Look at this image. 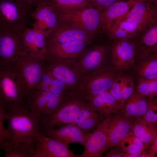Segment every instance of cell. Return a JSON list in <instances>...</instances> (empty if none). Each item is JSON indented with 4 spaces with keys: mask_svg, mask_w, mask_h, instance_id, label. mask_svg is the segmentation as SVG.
Returning <instances> with one entry per match:
<instances>
[{
    "mask_svg": "<svg viewBox=\"0 0 157 157\" xmlns=\"http://www.w3.org/2000/svg\"><path fill=\"white\" fill-rule=\"evenodd\" d=\"M5 109L10 135L9 141L35 144L41 119L24 106L18 105Z\"/></svg>",
    "mask_w": 157,
    "mask_h": 157,
    "instance_id": "6da1fadb",
    "label": "cell"
},
{
    "mask_svg": "<svg viewBox=\"0 0 157 157\" xmlns=\"http://www.w3.org/2000/svg\"><path fill=\"white\" fill-rule=\"evenodd\" d=\"M12 65L25 104L42 77V59L29 53L13 62Z\"/></svg>",
    "mask_w": 157,
    "mask_h": 157,
    "instance_id": "7a4b0ae2",
    "label": "cell"
},
{
    "mask_svg": "<svg viewBox=\"0 0 157 157\" xmlns=\"http://www.w3.org/2000/svg\"><path fill=\"white\" fill-rule=\"evenodd\" d=\"M89 103L88 100L80 90L71 93L56 111L42 119L40 132L73 123L81 110Z\"/></svg>",
    "mask_w": 157,
    "mask_h": 157,
    "instance_id": "3957f363",
    "label": "cell"
},
{
    "mask_svg": "<svg viewBox=\"0 0 157 157\" xmlns=\"http://www.w3.org/2000/svg\"><path fill=\"white\" fill-rule=\"evenodd\" d=\"M43 70L74 91L79 90L83 75L75 59H65L46 53L42 59Z\"/></svg>",
    "mask_w": 157,
    "mask_h": 157,
    "instance_id": "277c9868",
    "label": "cell"
},
{
    "mask_svg": "<svg viewBox=\"0 0 157 157\" xmlns=\"http://www.w3.org/2000/svg\"><path fill=\"white\" fill-rule=\"evenodd\" d=\"M26 28L0 27V62H12L29 54L24 42Z\"/></svg>",
    "mask_w": 157,
    "mask_h": 157,
    "instance_id": "5b68a950",
    "label": "cell"
},
{
    "mask_svg": "<svg viewBox=\"0 0 157 157\" xmlns=\"http://www.w3.org/2000/svg\"><path fill=\"white\" fill-rule=\"evenodd\" d=\"M32 7L22 0H0V27L25 28L32 18Z\"/></svg>",
    "mask_w": 157,
    "mask_h": 157,
    "instance_id": "8992f818",
    "label": "cell"
},
{
    "mask_svg": "<svg viewBox=\"0 0 157 157\" xmlns=\"http://www.w3.org/2000/svg\"><path fill=\"white\" fill-rule=\"evenodd\" d=\"M12 62H0V102L5 109L18 105L25 106Z\"/></svg>",
    "mask_w": 157,
    "mask_h": 157,
    "instance_id": "52a82bcc",
    "label": "cell"
},
{
    "mask_svg": "<svg viewBox=\"0 0 157 157\" xmlns=\"http://www.w3.org/2000/svg\"><path fill=\"white\" fill-rule=\"evenodd\" d=\"M117 77L113 70L103 68L83 76L79 90L87 99L109 90Z\"/></svg>",
    "mask_w": 157,
    "mask_h": 157,
    "instance_id": "ba28073f",
    "label": "cell"
},
{
    "mask_svg": "<svg viewBox=\"0 0 157 157\" xmlns=\"http://www.w3.org/2000/svg\"><path fill=\"white\" fill-rule=\"evenodd\" d=\"M101 9L90 6L81 9L60 13L58 19L79 27L92 34L101 23Z\"/></svg>",
    "mask_w": 157,
    "mask_h": 157,
    "instance_id": "9c48e42d",
    "label": "cell"
},
{
    "mask_svg": "<svg viewBox=\"0 0 157 157\" xmlns=\"http://www.w3.org/2000/svg\"><path fill=\"white\" fill-rule=\"evenodd\" d=\"M63 141L47 137L40 132L37 136L32 157H79Z\"/></svg>",
    "mask_w": 157,
    "mask_h": 157,
    "instance_id": "30bf717a",
    "label": "cell"
},
{
    "mask_svg": "<svg viewBox=\"0 0 157 157\" xmlns=\"http://www.w3.org/2000/svg\"><path fill=\"white\" fill-rule=\"evenodd\" d=\"M107 144L104 152L117 145L120 141L132 131L133 123L121 110L112 114L104 119Z\"/></svg>",
    "mask_w": 157,
    "mask_h": 157,
    "instance_id": "8fae6325",
    "label": "cell"
},
{
    "mask_svg": "<svg viewBox=\"0 0 157 157\" xmlns=\"http://www.w3.org/2000/svg\"><path fill=\"white\" fill-rule=\"evenodd\" d=\"M91 34L84 29L59 19L45 39L46 44L75 40L91 42Z\"/></svg>",
    "mask_w": 157,
    "mask_h": 157,
    "instance_id": "7c38bea8",
    "label": "cell"
},
{
    "mask_svg": "<svg viewBox=\"0 0 157 157\" xmlns=\"http://www.w3.org/2000/svg\"><path fill=\"white\" fill-rule=\"evenodd\" d=\"M121 19L137 25L142 29L157 23V7L152 2L141 0Z\"/></svg>",
    "mask_w": 157,
    "mask_h": 157,
    "instance_id": "4fadbf2b",
    "label": "cell"
},
{
    "mask_svg": "<svg viewBox=\"0 0 157 157\" xmlns=\"http://www.w3.org/2000/svg\"><path fill=\"white\" fill-rule=\"evenodd\" d=\"M136 46L130 40H117L111 48V58L115 68L117 70L130 69L133 65Z\"/></svg>",
    "mask_w": 157,
    "mask_h": 157,
    "instance_id": "5bb4252c",
    "label": "cell"
},
{
    "mask_svg": "<svg viewBox=\"0 0 157 157\" xmlns=\"http://www.w3.org/2000/svg\"><path fill=\"white\" fill-rule=\"evenodd\" d=\"M106 51L104 45L97 46L84 53L78 60L75 59L83 76L103 69L101 67L106 62Z\"/></svg>",
    "mask_w": 157,
    "mask_h": 157,
    "instance_id": "9a60e30c",
    "label": "cell"
},
{
    "mask_svg": "<svg viewBox=\"0 0 157 157\" xmlns=\"http://www.w3.org/2000/svg\"><path fill=\"white\" fill-rule=\"evenodd\" d=\"M34 20L33 27L42 31L47 36L56 25L58 20L57 14L50 0L41 3L33 11Z\"/></svg>",
    "mask_w": 157,
    "mask_h": 157,
    "instance_id": "2e32d148",
    "label": "cell"
},
{
    "mask_svg": "<svg viewBox=\"0 0 157 157\" xmlns=\"http://www.w3.org/2000/svg\"><path fill=\"white\" fill-rule=\"evenodd\" d=\"M40 132L46 136L61 140L68 144L78 142L84 146L91 133L84 132L74 123L47 129Z\"/></svg>",
    "mask_w": 157,
    "mask_h": 157,
    "instance_id": "e0dca14e",
    "label": "cell"
},
{
    "mask_svg": "<svg viewBox=\"0 0 157 157\" xmlns=\"http://www.w3.org/2000/svg\"><path fill=\"white\" fill-rule=\"evenodd\" d=\"M108 140L104 120L90 133L84 146L81 157H102L107 146Z\"/></svg>",
    "mask_w": 157,
    "mask_h": 157,
    "instance_id": "ac0fdd59",
    "label": "cell"
},
{
    "mask_svg": "<svg viewBox=\"0 0 157 157\" xmlns=\"http://www.w3.org/2000/svg\"><path fill=\"white\" fill-rule=\"evenodd\" d=\"M91 43L75 40L63 43H48L46 44V53L63 58L75 59Z\"/></svg>",
    "mask_w": 157,
    "mask_h": 157,
    "instance_id": "d6986e66",
    "label": "cell"
},
{
    "mask_svg": "<svg viewBox=\"0 0 157 157\" xmlns=\"http://www.w3.org/2000/svg\"><path fill=\"white\" fill-rule=\"evenodd\" d=\"M46 38L45 35L41 31L33 27L31 28H26L24 40L28 53L43 59L47 53Z\"/></svg>",
    "mask_w": 157,
    "mask_h": 157,
    "instance_id": "ffe728a7",
    "label": "cell"
},
{
    "mask_svg": "<svg viewBox=\"0 0 157 157\" xmlns=\"http://www.w3.org/2000/svg\"><path fill=\"white\" fill-rule=\"evenodd\" d=\"M87 99L91 107L104 118L118 113L122 107L109 90L90 97Z\"/></svg>",
    "mask_w": 157,
    "mask_h": 157,
    "instance_id": "44dd1931",
    "label": "cell"
},
{
    "mask_svg": "<svg viewBox=\"0 0 157 157\" xmlns=\"http://www.w3.org/2000/svg\"><path fill=\"white\" fill-rule=\"evenodd\" d=\"M126 101L121 110L124 115L133 123L143 119L147 107V100L145 97L134 91Z\"/></svg>",
    "mask_w": 157,
    "mask_h": 157,
    "instance_id": "7402d4cb",
    "label": "cell"
},
{
    "mask_svg": "<svg viewBox=\"0 0 157 157\" xmlns=\"http://www.w3.org/2000/svg\"><path fill=\"white\" fill-rule=\"evenodd\" d=\"M141 0H128L116 2L104 8L101 13V24L106 28L124 17L133 6Z\"/></svg>",
    "mask_w": 157,
    "mask_h": 157,
    "instance_id": "603a6c76",
    "label": "cell"
},
{
    "mask_svg": "<svg viewBox=\"0 0 157 157\" xmlns=\"http://www.w3.org/2000/svg\"><path fill=\"white\" fill-rule=\"evenodd\" d=\"M134 38L138 40L140 56L157 53V23L141 29Z\"/></svg>",
    "mask_w": 157,
    "mask_h": 157,
    "instance_id": "cb8c5ba5",
    "label": "cell"
},
{
    "mask_svg": "<svg viewBox=\"0 0 157 157\" xmlns=\"http://www.w3.org/2000/svg\"><path fill=\"white\" fill-rule=\"evenodd\" d=\"M56 94L50 91L34 89L25 102V105L42 119L48 103Z\"/></svg>",
    "mask_w": 157,
    "mask_h": 157,
    "instance_id": "d4e9b609",
    "label": "cell"
},
{
    "mask_svg": "<svg viewBox=\"0 0 157 157\" xmlns=\"http://www.w3.org/2000/svg\"><path fill=\"white\" fill-rule=\"evenodd\" d=\"M141 29L137 25L121 19L114 22L106 30L111 38L122 40L133 39Z\"/></svg>",
    "mask_w": 157,
    "mask_h": 157,
    "instance_id": "484cf974",
    "label": "cell"
},
{
    "mask_svg": "<svg viewBox=\"0 0 157 157\" xmlns=\"http://www.w3.org/2000/svg\"><path fill=\"white\" fill-rule=\"evenodd\" d=\"M132 131L142 143L145 150L153 144L156 136V124L142 119L133 124Z\"/></svg>",
    "mask_w": 157,
    "mask_h": 157,
    "instance_id": "4316f807",
    "label": "cell"
},
{
    "mask_svg": "<svg viewBox=\"0 0 157 157\" xmlns=\"http://www.w3.org/2000/svg\"><path fill=\"white\" fill-rule=\"evenodd\" d=\"M34 89L50 91L62 95H67L75 91L44 70L41 79Z\"/></svg>",
    "mask_w": 157,
    "mask_h": 157,
    "instance_id": "83f0119b",
    "label": "cell"
},
{
    "mask_svg": "<svg viewBox=\"0 0 157 157\" xmlns=\"http://www.w3.org/2000/svg\"><path fill=\"white\" fill-rule=\"evenodd\" d=\"M34 147V144L6 141L0 148L4 151V157H32Z\"/></svg>",
    "mask_w": 157,
    "mask_h": 157,
    "instance_id": "f1b7e54d",
    "label": "cell"
},
{
    "mask_svg": "<svg viewBox=\"0 0 157 157\" xmlns=\"http://www.w3.org/2000/svg\"><path fill=\"white\" fill-rule=\"evenodd\" d=\"M140 57L144 60L137 68L140 78L149 80L157 78V53Z\"/></svg>",
    "mask_w": 157,
    "mask_h": 157,
    "instance_id": "f546056e",
    "label": "cell"
},
{
    "mask_svg": "<svg viewBox=\"0 0 157 157\" xmlns=\"http://www.w3.org/2000/svg\"><path fill=\"white\" fill-rule=\"evenodd\" d=\"M122 151L139 157L145 150L142 142L132 131L122 138L116 146Z\"/></svg>",
    "mask_w": 157,
    "mask_h": 157,
    "instance_id": "4dcf8cb0",
    "label": "cell"
},
{
    "mask_svg": "<svg viewBox=\"0 0 157 157\" xmlns=\"http://www.w3.org/2000/svg\"><path fill=\"white\" fill-rule=\"evenodd\" d=\"M57 15L90 6L91 0H50Z\"/></svg>",
    "mask_w": 157,
    "mask_h": 157,
    "instance_id": "1f68e13d",
    "label": "cell"
},
{
    "mask_svg": "<svg viewBox=\"0 0 157 157\" xmlns=\"http://www.w3.org/2000/svg\"><path fill=\"white\" fill-rule=\"evenodd\" d=\"M136 91L145 97L157 96V78L149 80L140 78Z\"/></svg>",
    "mask_w": 157,
    "mask_h": 157,
    "instance_id": "d6a6232c",
    "label": "cell"
},
{
    "mask_svg": "<svg viewBox=\"0 0 157 157\" xmlns=\"http://www.w3.org/2000/svg\"><path fill=\"white\" fill-rule=\"evenodd\" d=\"M147 107L143 120L157 125V96L149 97Z\"/></svg>",
    "mask_w": 157,
    "mask_h": 157,
    "instance_id": "836d02e7",
    "label": "cell"
},
{
    "mask_svg": "<svg viewBox=\"0 0 157 157\" xmlns=\"http://www.w3.org/2000/svg\"><path fill=\"white\" fill-rule=\"evenodd\" d=\"M105 118L99 112L85 121L81 124L76 125L83 132L89 133L95 128Z\"/></svg>",
    "mask_w": 157,
    "mask_h": 157,
    "instance_id": "e575fe53",
    "label": "cell"
},
{
    "mask_svg": "<svg viewBox=\"0 0 157 157\" xmlns=\"http://www.w3.org/2000/svg\"><path fill=\"white\" fill-rule=\"evenodd\" d=\"M133 78L131 76L123 77L121 105L123 106L126 100L134 91Z\"/></svg>",
    "mask_w": 157,
    "mask_h": 157,
    "instance_id": "d590c367",
    "label": "cell"
},
{
    "mask_svg": "<svg viewBox=\"0 0 157 157\" xmlns=\"http://www.w3.org/2000/svg\"><path fill=\"white\" fill-rule=\"evenodd\" d=\"M6 118V110L3 104L0 102V147L10 138V132L7 128L5 127L4 122Z\"/></svg>",
    "mask_w": 157,
    "mask_h": 157,
    "instance_id": "8d00e7d4",
    "label": "cell"
},
{
    "mask_svg": "<svg viewBox=\"0 0 157 157\" xmlns=\"http://www.w3.org/2000/svg\"><path fill=\"white\" fill-rule=\"evenodd\" d=\"M123 77L117 76L114 81L109 92L122 107L121 105L122 90Z\"/></svg>",
    "mask_w": 157,
    "mask_h": 157,
    "instance_id": "74e56055",
    "label": "cell"
},
{
    "mask_svg": "<svg viewBox=\"0 0 157 157\" xmlns=\"http://www.w3.org/2000/svg\"><path fill=\"white\" fill-rule=\"evenodd\" d=\"M97 112L91 107L89 103L81 110L76 120L72 123L76 125L81 124L95 114Z\"/></svg>",
    "mask_w": 157,
    "mask_h": 157,
    "instance_id": "f35d334b",
    "label": "cell"
},
{
    "mask_svg": "<svg viewBox=\"0 0 157 157\" xmlns=\"http://www.w3.org/2000/svg\"><path fill=\"white\" fill-rule=\"evenodd\" d=\"M97 8L102 9L106 8L113 3L122 0H91Z\"/></svg>",
    "mask_w": 157,
    "mask_h": 157,
    "instance_id": "ab89813d",
    "label": "cell"
},
{
    "mask_svg": "<svg viewBox=\"0 0 157 157\" xmlns=\"http://www.w3.org/2000/svg\"><path fill=\"white\" fill-rule=\"evenodd\" d=\"M126 152L122 151L117 146L114 147L110 149L105 156V157H123Z\"/></svg>",
    "mask_w": 157,
    "mask_h": 157,
    "instance_id": "60d3db41",
    "label": "cell"
},
{
    "mask_svg": "<svg viewBox=\"0 0 157 157\" xmlns=\"http://www.w3.org/2000/svg\"><path fill=\"white\" fill-rule=\"evenodd\" d=\"M157 157L154 151L150 148L147 151L144 150L139 157Z\"/></svg>",
    "mask_w": 157,
    "mask_h": 157,
    "instance_id": "b9f144b4",
    "label": "cell"
},
{
    "mask_svg": "<svg viewBox=\"0 0 157 157\" xmlns=\"http://www.w3.org/2000/svg\"><path fill=\"white\" fill-rule=\"evenodd\" d=\"M156 125V131L155 139L153 144L149 148L153 150L156 154H157V125Z\"/></svg>",
    "mask_w": 157,
    "mask_h": 157,
    "instance_id": "7bdbcfd3",
    "label": "cell"
},
{
    "mask_svg": "<svg viewBox=\"0 0 157 157\" xmlns=\"http://www.w3.org/2000/svg\"><path fill=\"white\" fill-rule=\"evenodd\" d=\"M49 0H28L29 4L31 6H37L39 3Z\"/></svg>",
    "mask_w": 157,
    "mask_h": 157,
    "instance_id": "ee69618b",
    "label": "cell"
},
{
    "mask_svg": "<svg viewBox=\"0 0 157 157\" xmlns=\"http://www.w3.org/2000/svg\"><path fill=\"white\" fill-rule=\"evenodd\" d=\"M123 157H137L129 153H126Z\"/></svg>",
    "mask_w": 157,
    "mask_h": 157,
    "instance_id": "f6af8a7d",
    "label": "cell"
},
{
    "mask_svg": "<svg viewBox=\"0 0 157 157\" xmlns=\"http://www.w3.org/2000/svg\"><path fill=\"white\" fill-rule=\"evenodd\" d=\"M153 3L157 7V0H154Z\"/></svg>",
    "mask_w": 157,
    "mask_h": 157,
    "instance_id": "bcb514c9",
    "label": "cell"
},
{
    "mask_svg": "<svg viewBox=\"0 0 157 157\" xmlns=\"http://www.w3.org/2000/svg\"><path fill=\"white\" fill-rule=\"evenodd\" d=\"M144 0L148 1L151 2H152V3H153V1H154V0Z\"/></svg>",
    "mask_w": 157,
    "mask_h": 157,
    "instance_id": "7dc6e473",
    "label": "cell"
},
{
    "mask_svg": "<svg viewBox=\"0 0 157 157\" xmlns=\"http://www.w3.org/2000/svg\"><path fill=\"white\" fill-rule=\"evenodd\" d=\"M25 1H26L28 2V0H22Z\"/></svg>",
    "mask_w": 157,
    "mask_h": 157,
    "instance_id": "c3c4849f",
    "label": "cell"
}]
</instances>
